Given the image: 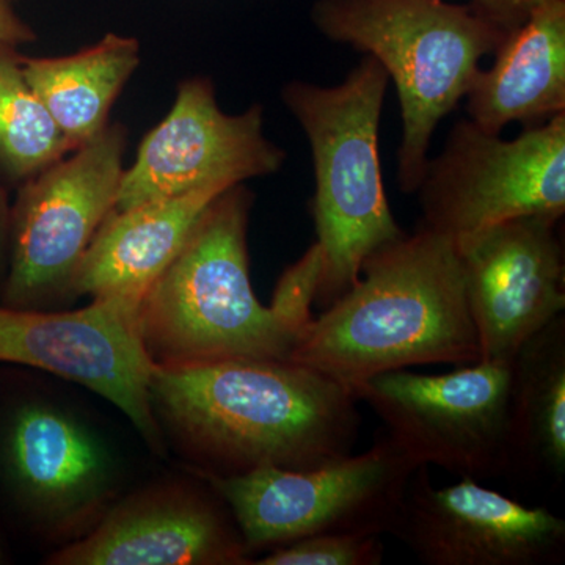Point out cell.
<instances>
[{
	"label": "cell",
	"instance_id": "obj_11",
	"mask_svg": "<svg viewBox=\"0 0 565 565\" xmlns=\"http://www.w3.org/2000/svg\"><path fill=\"white\" fill-rule=\"evenodd\" d=\"M281 148L263 132V109L225 114L210 79L181 82L172 110L141 141L125 170L114 211L173 199L203 189H230L277 173Z\"/></svg>",
	"mask_w": 565,
	"mask_h": 565
},
{
	"label": "cell",
	"instance_id": "obj_12",
	"mask_svg": "<svg viewBox=\"0 0 565 565\" xmlns=\"http://www.w3.org/2000/svg\"><path fill=\"white\" fill-rule=\"evenodd\" d=\"M390 535L426 565H559L565 520L460 478L434 487L419 467L405 489Z\"/></svg>",
	"mask_w": 565,
	"mask_h": 565
},
{
	"label": "cell",
	"instance_id": "obj_6",
	"mask_svg": "<svg viewBox=\"0 0 565 565\" xmlns=\"http://www.w3.org/2000/svg\"><path fill=\"white\" fill-rule=\"evenodd\" d=\"M418 468L385 434L362 455L351 452L307 470L193 473L221 494L252 555L311 535L390 534Z\"/></svg>",
	"mask_w": 565,
	"mask_h": 565
},
{
	"label": "cell",
	"instance_id": "obj_9",
	"mask_svg": "<svg viewBox=\"0 0 565 565\" xmlns=\"http://www.w3.org/2000/svg\"><path fill=\"white\" fill-rule=\"evenodd\" d=\"M511 362L479 360L446 374L375 375L353 392L418 467L476 481L509 471Z\"/></svg>",
	"mask_w": 565,
	"mask_h": 565
},
{
	"label": "cell",
	"instance_id": "obj_19",
	"mask_svg": "<svg viewBox=\"0 0 565 565\" xmlns=\"http://www.w3.org/2000/svg\"><path fill=\"white\" fill-rule=\"evenodd\" d=\"M139 63V41L117 33L66 57L22 55L25 79L76 150L106 129L111 106Z\"/></svg>",
	"mask_w": 565,
	"mask_h": 565
},
{
	"label": "cell",
	"instance_id": "obj_7",
	"mask_svg": "<svg viewBox=\"0 0 565 565\" xmlns=\"http://www.w3.org/2000/svg\"><path fill=\"white\" fill-rule=\"evenodd\" d=\"M125 150L126 129L107 125L70 158L22 182L11 204L2 307L52 310L77 299L82 259L117 204Z\"/></svg>",
	"mask_w": 565,
	"mask_h": 565
},
{
	"label": "cell",
	"instance_id": "obj_18",
	"mask_svg": "<svg viewBox=\"0 0 565 565\" xmlns=\"http://www.w3.org/2000/svg\"><path fill=\"white\" fill-rule=\"evenodd\" d=\"M509 470L563 484L565 476V316L511 360Z\"/></svg>",
	"mask_w": 565,
	"mask_h": 565
},
{
	"label": "cell",
	"instance_id": "obj_5",
	"mask_svg": "<svg viewBox=\"0 0 565 565\" xmlns=\"http://www.w3.org/2000/svg\"><path fill=\"white\" fill-rule=\"evenodd\" d=\"M311 20L326 39L373 55L396 85L403 115L397 181L404 193H416L435 129L509 32L473 3L446 0H318Z\"/></svg>",
	"mask_w": 565,
	"mask_h": 565
},
{
	"label": "cell",
	"instance_id": "obj_20",
	"mask_svg": "<svg viewBox=\"0 0 565 565\" xmlns=\"http://www.w3.org/2000/svg\"><path fill=\"white\" fill-rule=\"evenodd\" d=\"M74 150L25 79L17 46L0 43V178L21 185Z\"/></svg>",
	"mask_w": 565,
	"mask_h": 565
},
{
	"label": "cell",
	"instance_id": "obj_4",
	"mask_svg": "<svg viewBox=\"0 0 565 565\" xmlns=\"http://www.w3.org/2000/svg\"><path fill=\"white\" fill-rule=\"evenodd\" d=\"M388 73L373 55L334 87L289 82L285 106L313 152V212L321 273L315 302L327 308L355 285L364 262L405 233L386 199L379 128Z\"/></svg>",
	"mask_w": 565,
	"mask_h": 565
},
{
	"label": "cell",
	"instance_id": "obj_14",
	"mask_svg": "<svg viewBox=\"0 0 565 565\" xmlns=\"http://www.w3.org/2000/svg\"><path fill=\"white\" fill-rule=\"evenodd\" d=\"M559 218L526 215L456 243L481 359L511 362L565 311Z\"/></svg>",
	"mask_w": 565,
	"mask_h": 565
},
{
	"label": "cell",
	"instance_id": "obj_21",
	"mask_svg": "<svg viewBox=\"0 0 565 565\" xmlns=\"http://www.w3.org/2000/svg\"><path fill=\"white\" fill-rule=\"evenodd\" d=\"M385 561L382 535L333 533L311 535L270 550L256 565H381Z\"/></svg>",
	"mask_w": 565,
	"mask_h": 565
},
{
	"label": "cell",
	"instance_id": "obj_16",
	"mask_svg": "<svg viewBox=\"0 0 565 565\" xmlns=\"http://www.w3.org/2000/svg\"><path fill=\"white\" fill-rule=\"evenodd\" d=\"M493 54L465 95L468 120L501 134L511 122L531 128L565 111V0H541Z\"/></svg>",
	"mask_w": 565,
	"mask_h": 565
},
{
	"label": "cell",
	"instance_id": "obj_13",
	"mask_svg": "<svg viewBox=\"0 0 565 565\" xmlns=\"http://www.w3.org/2000/svg\"><path fill=\"white\" fill-rule=\"evenodd\" d=\"M3 478L35 525L70 541L117 500V457L90 424L51 401L21 404L0 441Z\"/></svg>",
	"mask_w": 565,
	"mask_h": 565
},
{
	"label": "cell",
	"instance_id": "obj_10",
	"mask_svg": "<svg viewBox=\"0 0 565 565\" xmlns=\"http://www.w3.org/2000/svg\"><path fill=\"white\" fill-rule=\"evenodd\" d=\"M140 299H93L79 310H18L0 305V363L46 371L114 404L152 451L166 437L152 414L150 385L158 370L140 333Z\"/></svg>",
	"mask_w": 565,
	"mask_h": 565
},
{
	"label": "cell",
	"instance_id": "obj_15",
	"mask_svg": "<svg viewBox=\"0 0 565 565\" xmlns=\"http://www.w3.org/2000/svg\"><path fill=\"white\" fill-rule=\"evenodd\" d=\"M195 478L159 482L115 500L87 533L52 553L47 564H250L228 505L203 478Z\"/></svg>",
	"mask_w": 565,
	"mask_h": 565
},
{
	"label": "cell",
	"instance_id": "obj_3",
	"mask_svg": "<svg viewBox=\"0 0 565 565\" xmlns=\"http://www.w3.org/2000/svg\"><path fill=\"white\" fill-rule=\"evenodd\" d=\"M252 204L243 184L222 192L141 297V340L156 366L291 359L313 319L315 280L302 269H288L273 303L259 302L248 267Z\"/></svg>",
	"mask_w": 565,
	"mask_h": 565
},
{
	"label": "cell",
	"instance_id": "obj_23",
	"mask_svg": "<svg viewBox=\"0 0 565 565\" xmlns=\"http://www.w3.org/2000/svg\"><path fill=\"white\" fill-rule=\"evenodd\" d=\"M13 2L14 0H0V43L18 47L21 44L33 43L36 36L31 25L21 20Z\"/></svg>",
	"mask_w": 565,
	"mask_h": 565
},
{
	"label": "cell",
	"instance_id": "obj_22",
	"mask_svg": "<svg viewBox=\"0 0 565 565\" xmlns=\"http://www.w3.org/2000/svg\"><path fill=\"white\" fill-rule=\"evenodd\" d=\"M539 2L541 0H471L476 9L481 10L505 32L520 28Z\"/></svg>",
	"mask_w": 565,
	"mask_h": 565
},
{
	"label": "cell",
	"instance_id": "obj_8",
	"mask_svg": "<svg viewBox=\"0 0 565 565\" xmlns=\"http://www.w3.org/2000/svg\"><path fill=\"white\" fill-rule=\"evenodd\" d=\"M419 223L455 243L526 215L563 218L565 111L512 140L460 120L444 151L427 159Z\"/></svg>",
	"mask_w": 565,
	"mask_h": 565
},
{
	"label": "cell",
	"instance_id": "obj_2",
	"mask_svg": "<svg viewBox=\"0 0 565 565\" xmlns=\"http://www.w3.org/2000/svg\"><path fill=\"white\" fill-rule=\"evenodd\" d=\"M479 359L459 248L419 225L364 262L355 285L308 322L289 360L353 393L375 375Z\"/></svg>",
	"mask_w": 565,
	"mask_h": 565
},
{
	"label": "cell",
	"instance_id": "obj_1",
	"mask_svg": "<svg viewBox=\"0 0 565 565\" xmlns=\"http://www.w3.org/2000/svg\"><path fill=\"white\" fill-rule=\"evenodd\" d=\"M150 397L163 437L215 476L318 467L351 455L362 427L351 390L291 360L158 367Z\"/></svg>",
	"mask_w": 565,
	"mask_h": 565
},
{
	"label": "cell",
	"instance_id": "obj_17",
	"mask_svg": "<svg viewBox=\"0 0 565 565\" xmlns=\"http://www.w3.org/2000/svg\"><path fill=\"white\" fill-rule=\"evenodd\" d=\"M226 189H203L111 211L93 237L74 281L76 297L140 299L188 243L203 212Z\"/></svg>",
	"mask_w": 565,
	"mask_h": 565
},
{
	"label": "cell",
	"instance_id": "obj_24",
	"mask_svg": "<svg viewBox=\"0 0 565 565\" xmlns=\"http://www.w3.org/2000/svg\"><path fill=\"white\" fill-rule=\"evenodd\" d=\"M7 182L0 178V289L9 269L11 204Z\"/></svg>",
	"mask_w": 565,
	"mask_h": 565
}]
</instances>
